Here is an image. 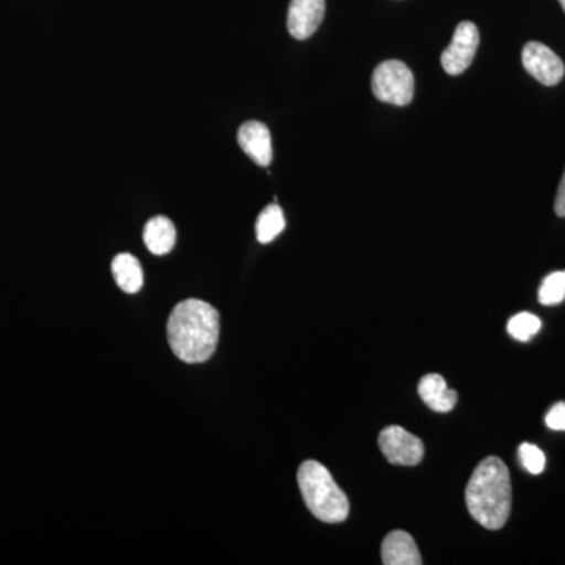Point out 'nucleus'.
Returning <instances> with one entry per match:
<instances>
[{
    "mask_svg": "<svg viewBox=\"0 0 565 565\" xmlns=\"http://www.w3.org/2000/svg\"><path fill=\"white\" fill-rule=\"evenodd\" d=\"M143 241L152 255H167L173 250L174 244H177V228L169 217L158 215L145 225Z\"/></svg>",
    "mask_w": 565,
    "mask_h": 565,
    "instance_id": "12",
    "label": "nucleus"
},
{
    "mask_svg": "<svg viewBox=\"0 0 565 565\" xmlns=\"http://www.w3.org/2000/svg\"><path fill=\"white\" fill-rule=\"evenodd\" d=\"M382 563L385 565H419L423 564L418 546L414 537L405 531H393L382 544Z\"/></svg>",
    "mask_w": 565,
    "mask_h": 565,
    "instance_id": "10",
    "label": "nucleus"
},
{
    "mask_svg": "<svg viewBox=\"0 0 565 565\" xmlns=\"http://www.w3.org/2000/svg\"><path fill=\"white\" fill-rule=\"evenodd\" d=\"M559 2H561V6H563V9L565 11V0H559Z\"/></svg>",
    "mask_w": 565,
    "mask_h": 565,
    "instance_id": "20",
    "label": "nucleus"
},
{
    "mask_svg": "<svg viewBox=\"0 0 565 565\" xmlns=\"http://www.w3.org/2000/svg\"><path fill=\"white\" fill-rule=\"evenodd\" d=\"M479 47L478 28L470 21L460 22L457 25L451 44L441 54V66L451 76H459L473 62L476 51Z\"/></svg>",
    "mask_w": 565,
    "mask_h": 565,
    "instance_id": "6",
    "label": "nucleus"
},
{
    "mask_svg": "<svg viewBox=\"0 0 565 565\" xmlns=\"http://www.w3.org/2000/svg\"><path fill=\"white\" fill-rule=\"evenodd\" d=\"M465 500L471 516L487 530H501L508 523L512 509L511 475L500 457H487L475 468Z\"/></svg>",
    "mask_w": 565,
    "mask_h": 565,
    "instance_id": "2",
    "label": "nucleus"
},
{
    "mask_svg": "<svg viewBox=\"0 0 565 565\" xmlns=\"http://www.w3.org/2000/svg\"><path fill=\"white\" fill-rule=\"evenodd\" d=\"M371 85L379 102L393 106H408L414 99L415 76L404 62H382L374 70Z\"/></svg>",
    "mask_w": 565,
    "mask_h": 565,
    "instance_id": "4",
    "label": "nucleus"
},
{
    "mask_svg": "<svg viewBox=\"0 0 565 565\" xmlns=\"http://www.w3.org/2000/svg\"><path fill=\"white\" fill-rule=\"evenodd\" d=\"M379 446L385 459L393 465L415 467L424 457L423 441L401 426L385 427L379 435Z\"/></svg>",
    "mask_w": 565,
    "mask_h": 565,
    "instance_id": "5",
    "label": "nucleus"
},
{
    "mask_svg": "<svg viewBox=\"0 0 565 565\" xmlns=\"http://www.w3.org/2000/svg\"><path fill=\"white\" fill-rule=\"evenodd\" d=\"M565 300V270L546 275L539 289V302L545 307H555Z\"/></svg>",
    "mask_w": 565,
    "mask_h": 565,
    "instance_id": "15",
    "label": "nucleus"
},
{
    "mask_svg": "<svg viewBox=\"0 0 565 565\" xmlns=\"http://www.w3.org/2000/svg\"><path fill=\"white\" fill-rule=\"evenodd\" d=\"M520 462L531 475H541L545 470V455L539 446L522 444L519 448Z\"/></svg>",
    "mask_w": 565,
    "mask_h": 565,
    "instance_id": "17",
    "label": "nucleus"
},
{
    "mask_svg": "<svg viewBox=\"0 0 565 565\" xmlns=\"http://www.w3.org/2000/svg\"><path fill=\"white\" fill-rule=\"evenodd\" d=\"M523 66L535 81L552 87L559 84L565 74L564 62L545 44L530 41L522 52Z\"/></svg>",
    "mask_w": 565,
    "mask_h": 565,
    "instance_id": "7",
    "label": "nucleus"
},
{
    "mask_svg": "<svg viewBox=\"0 0 565 565\" xmlns=\"http://www.w3.org/2000/svg\"><path fill=\"white\" fill-rule=\"evenodd\" d=\"M221 337V316L199 299L178 303L167 322V338L174 355L185 363H204L214 355Z\"/></svg>",
    "mask_w": 565,
    "mask_h": 565,
    "instance_id": "1",
    "label": "nucleus"
},
{
    "mask_svg": "<svg viewBox=\"0 0 565 565\" xmlns=\"http://www.w3.org/2000/svg\"><path fill=\"white\" fill-rule=\"evenodd\" d=\"M419 397L423 403L434 412H440V414H448L452 408L456 407L457 392L449 390L446 385V381L440 374H427L424 375L418 385Z\"/></svg>",
    "mask_w": 565,
    "mask_h": 565,
    "instance_id": "11",
    "label": "nucleus"
},
{
    "mask_svg": "<svg viewBox=\"0 0 565 565\" xmlns=\"http://www.w3.org/2000/svg\"><path fill=\"white\" fill-rule=\"evenodd\" d=\"M285 226V214H282L281 207L278 204H269L264 207L256 221V237L262 244L273 243L275 237L280 236Z\"/></svg>",
    "mask_w": 565,
    "mask_h": 565,
    "instance_id": "14",
    "label": "nucleus"
},
{
    "mask_svg": "<svg viewBox=\"0 0 565 565\" xmlns=\"http://www.w3.org/2000/svg\"><path fill=\"white\" fill-rule=\"evenodd\" d=\"M297 481L308 511L326 523H341L349 515V500L333 476L316 460H307L297 471Z\"/></svg>",
    "mask_w": 565,
    "mask_h": 565,
    "instance_id": "3",
    "label": "nucleus"
},
{
    "mask_svg": "<svg viewBox=\"0 0 565 565\" xmlns=\"http://www.w3.org/2000/svg\"><path fill=\"white\" fill-rule=\"evenodd\" d=\"M542 321L533 313H519L508 323V332L516 341L527 343L535 334L541 332Z\"/></svg>",
    "mask_w": 565,
    "mask_h": 565,
    "instance_id": "16",
    "label": "nucleus"
},
{
    "mask_svg": "<svg viewBox=\"0 0 565 565\" xmlns=\"http://www.w3.org/2000/svg\"><path fill=\"white\" fill-rule=\"evenodd\" d=\"M555 211L559 217H565V172L563 181H561L559 189H557Z\"/></svg>",
    "mask_w": 565,
    "mask_h": 565,
    "instance_id": "19",
    "label": "nucleus"
},
{
    "mask_svg": "<svg viewBox=\"0 0 565 565\" xmlns=\"http://www.w3.org/2000/svg\"><path fill=\"white\" fill-rule=\"evenodd\" d=\"M326 14V0H291L288 10V31L296 40H307L316 31Z\"/></svg>",
    "mask_w": 565,
    "mask_h": 565,
    "instance_id": "8",
    "label": "nucleus"
},
{
    "mask_svg": "<svg viewBox=\"0 0 565 565\" xmlns=\"http://www.w3.org/2000/svg\"><path fill=\"white\" fill-rule=\"evenodd\" d=\"M546 426L552 430L565 433V403H557L550 408L545 416Z\"/></svg>",
    "mask_w": 565,
    "mask_h": 565,
    "instance_id": "18",
    "label": "nucleus"
},
{
    "mask_svg": "<svg viewBox=\"0 0 565 565\" xmlns=\"http://www.w3.org/2000/svg\"><path fill=\"white\" fill-rule=\"evenodd\" d=\"M111 274H114L118 288L126 294H137L143 286V270H141L139 259L131 253H120L115 256L111 262Z\"/></svg>",
    "mask_w": 565,
    "mask_h": 565,
    "instance_id": "13",
    "label": "nucleus"
},
{
    "mask_svg": "<svg viewBox=\"0 0 565 565\" xmlns=\"http://www.w3.org/2000/svg\"><path fill=\"white\" fill-rule=\"evenodd\" d=\"M241 148L259 167L270 166L274 158L273 137L269 128L262 121H247L237 132Z\"/></svg>",
    "mask_w": 565,
    "mask_h": 565,
    "instance_id": "9",
    "label": "nucleus"
}]
</instances>
